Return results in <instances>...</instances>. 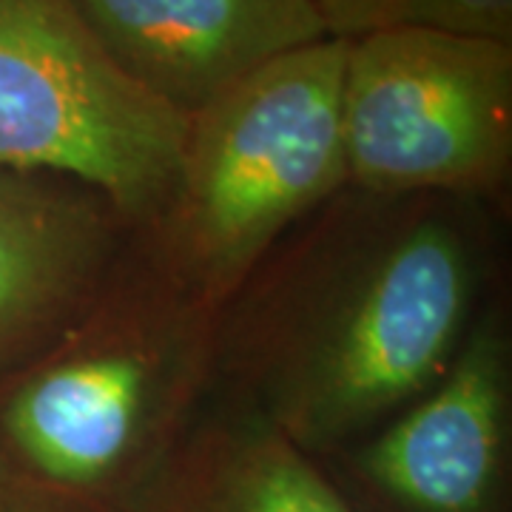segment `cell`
Instances as JSON below:
<instances>
[{
  "label": "cell",
  "instance_id": "obj_1",
  "mask_svg": "<svg viewBox=\"0 0 512 512\" xmlns=\"http://www.w3.org/2000/svg\"><path fill=\"white\" fill-rule=\"evenodd\" d=\"M476 208L345 185L222 305L214 393L313 458L348 453L439 382L481 316Z\"/></svg>",
  "mask_w": 512,
  "mask_h": 512
},
{
  "label": "cell",
  "instance_id": "obj_2",
  "mask_svg": "<svg viewBox=\"0 0 512 512\" xmlns=\"http://www.w3.org/2000/svg\"><path fill=\"white\" fill-rule=\"evenodd\" d=\"M217 322L131 234L83 308L0 376V478L126 510L214 393Z\"/></svg>",
  "mask_w": 512,
  "mask_h": 512
},
{
  "label": "cell",
  "instance_id": "obj_3",
  "mask_svg": "<svg viewBox=\"0 0 512 512\" xmlns=\"http://www.w3.org/2000/svg\"><path fill=\"white\" fill-rule=\"evenodd\" d=\"M345 57L348 40L325 37L188 117L163 205L131 234L205 305L222 311L276 242L348 185Z\"/></svg>",
  "mask_w": 512,
  "mask_h": 512
},
{
  "label": "cell",
  "instance_id": "obj_4",
  "mask_svg": "<svg viewBox=\"0 0 512 512\" xmlns=\"http://www.w3.org/2000/svg\"><path fill=\"white\" fill-rule=\"evenodd\" d=\"M185 126L120 72L72 0H0V171L77 180L140 228L168 194Z\"/></svg>",
  "mask_w": 512,
  "mask_h": 512
},
{
  "label": "cell",
  "instance_id": "obj_5",
  "mask_svg": "<svg viewBox=\"0 0 512 512\" xmlns=\"http://www.w3.org/2000/svg\"><path fill=\"white\" fill-rule=\"evenodd\" d=\"M348 185L384 197H498L512 168V46L410 26L348 40Z\"/></svg>",
  "mask_w": 512,
  "mask_h": 512
},
{
  "label": "cell",
  "instance_id": "obj_6",
  "mask_svg": "<svg viewBox=\"0 0 512 512\" xmlns=\"http://www.w3.org/2000/svg\"><path fill=\"white\" fill-rule=\"evenodd\" d=\"M510 421V330L501 308H487L439 382L348 456L396 512H498Z\"/></svg>",
  "mask_w": 512,
  "mask_h": 512
},
{
  "label": "cell",
  "instance_id": "obj_7",
  "mask_svg": "<svg viewBox=\"0 0 512 512\" xmlns=\"http://www.w3.org/2000/svg\"><path fill=\"white\" fill-rule=\"evenodd\" d=\"M72 3L120 72L183 117L276 57L330 37L313 0Z\"/></svg>",
  "mask_w": 512,
  "mask_h": 512
},
{
  "label": "cell",
  "instance_id": "obj_8",
  "mask_svg": "<svg viewBox=\"0 0 512 512\" xmlns=\"http://www.w3.org/2000/svg\"><path fill=\"white\" fill-rule=\"evenodd\" d=\"M131 231L89 185L0 171V376L83 308Z\"/></svg>",
  "mask_w": 512,
  "mask_h": 512
},
{
  "label": "cell",
  "instance_id": "obj_9",
  "mask_svg": "<svg viewBox=\"0 0 512 512\" xmlns=\"http://www.w3.org/2000/svg\"><path fill=\"white\" fill-rule=\"evenodd\" d=\"M123 512H356L316 458L245 404L211 393Z\"/></svg>",
  "mask_w": 512,
  "mask_h": 512
},
{
  "label": "cell",
  "instance_id": "obj_10",
  "mask_svg": "<svg viewBox=\"0 0 512 512\" xmlns=\"http://www.w3.org/2000/svg\"><path fill=\"white\" fill-rule=\"evenodd\" d=\"M390 26L512 46V0H396Z\"/></svg>",
  "mask_w": 512,
  "mask_h": 512
},
{
  "label": "cell",
  "instance_id": "obj_11",
  "mask_svg": "<svg viewBox=\"0 0 512 512\" xmlns=\"http://www.w3.org/2000/svg\"><path fill=\"white\" fill-rule=\"evenodd\" d=\"M330 37L356 40L390 26L396 0H313Z\"/></svg>",
  "mask_w": 512,
  "mask_h": 512
},
{
  "label": "cell",
  "instance_id": "obj_12",
  "mask_svg": "<svg viewBox=\"0 0 512 512\" xmlns=\"http://www.w3.org/2000/svg\"><path fill=\"white\" fill-rule=\"evenodd\" d=\"M0 512H74L46 495L32 493L20 484L0 478Z\"/></svg>",
  "mask_w": 512,
  "mask_h": 512
}]
</instances>
